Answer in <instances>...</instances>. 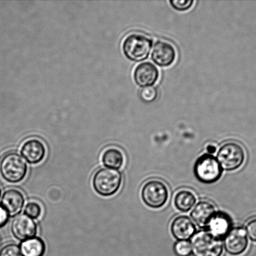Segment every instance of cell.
<instances>
[{
	"label": "cell",
	"mask_w": 256,
	"mask_h": 256,
	"mask_svg": "<svg viewBox=\"0 0 256 256\" xmlns=\"http://www.w3.org/2000/svg\"><path fill=\"white\" fill-rule=\"evenodd\" d=\"M122 183V173L117 170L108 168L97 170L92 180L95 192L105 197L115 194L121 187Z\"/></svg>",
	"instance_id": "6da1fadb"
},
{
	"label": "cell",
	"mask_w": 256,
	"mask_h": 256,
	"mask_svg": "<svg viewBox=\"0 0 256 256\" xmlns=\"http://www.w3.org/2000/svg\"><path fill=\"white\" fill-rule=\"evenodd\" d=\"M152 44V40L145 35L132 34L125 37L122 42V50L128 59L140 62L148 58Z\"/></svg>",
	"instance_id": "7a4b0ae2"
},
{
	"label": "cell",
	"mask_w": 256,
	"mask_h": 256,
	"mask_svg": "<svg viewBox=\"0 0 256 256\" xmlns=\"http://www.w3.org/2000/svg\"><path fill=\"white\" fill-rule=\"evenodd\" d=\"M192 252L194 256H221L222 240L214 236L209 230L195 233L191 240Z\"/></svg>",
	"instance_id": "3957f363"
},
{
	"label": "cell",
	"mask_w": 256,
	"mask_h": 256,
	"mask_svg": "<svg viewBox=\"0 0 256 256\" xmlns=\"http://www.w3.org/2000/svg\"><path fill=\"white\" fill-rule=\"evenodd\" d=\"M28 166L25 160L19 153H7L0 162V173L7 182L17 183L26 177Z\"/></svg>",
	"instance_id": "277c9868"
},
{
	"label": "cell",
	"mask_w": 256,
	"mask_h": 256,
	"mask_svg": "<svg viewBox=\"0 0 256 256\" xmlns=\"http://www.w3.org/2000/svg\"><path fill=\"white\" fill-rule=\"evenodd\" d=\"M245 152L242 146L236 142L225 143L217 153V160L222 170L227 172L239 169L244 164Z\"/></svg>",
	"instance_id": "5b68a950"
},
{
	"label": "cell",
	"mask_w": 256,
	"mask_h": 256,
	"mask_svg": "<svg viewBox=\"0 0 256 256\" xmlns=\"http://www.w3.org/2000/svg\"><path fill=\"white\" fill-rule=\"evenodd\" d=\"M194 172L195 177L204 184H212L221 177L222 169L216 158L205 154L198 158L195 163Z\"/></svg>",
	"instance_id": "8992f818"
},
{
	"label": "cell",
	"mask_w": 256,
	"mask_h": 256,
	"mask_svg": "<svg viewBox=\"0 0 256 256\" xmlns=\"http://www.w3.org/2000/svg\"><path fill=\"white\" fill-rule=\"evenodd\" d=\"M141 196L147 206L158 209L166 204L169 198V190L162 180H151L145 182L142 187Z\"/></svg>",
	"instance_id": "52a82bcc"
},
{
	"label": "cell",
	"mask_w": 256,
	"mask_h": 256,
	"mask_svg": "<svg viewBox=\"0 0 256 256\" xmlns=\"http://www.w3.org/2000/svg\"><path fill=\"white\" fill-rule=\"evenodd\" d=\"M246 232L242 227L232 228L224 238L225 250L232 256H239L247 250L248 247Z\"/></svg>",
	"instance_id": "ba28073f"
},
{
	"label": "cell",
	"mask_w": 256,
	"mask_h": 256,
	"mask_svg": "<svg viewBox=\"0 0 256 256\" xmlns=\"http://www.w3.org/2000/svg\"><path fill=\"white\" fill-rule=\"evenodd\" d=\"M12 234L17 240H26L35 238L37 225L32 218L25 214L16 216L11 225Z\"/></svg>",
	"instance_id": "9c48e42d"
},
{
	"label": "cell",
	"mask_w": 256,
	"mask_h": 256,
	"mask_svg": "<svg viewBox=\"0 0 256 256\" xmlns=\"http://www.w3.org/2000/svg\"><path fill=\"white\" fill-rule=\"evenodd\" d=\"M176 50L169 42L157 41L153 47L151 58L160 67H169L176 59Z\"/></svg>",
	"instance_id": "30bf717a"
},
{
	"label": "cell",
	"mask_w": 256,
	"mask_h": 256,
	"mask_svg": "<svg viewBox=\"0 0 256 256\" xmlns=\"http://www.w3.org/2000/svg\"><path fill=\"white\" fill-rule=\"evenodd\" d=\"M47 150L44 142L37 138L25 140L21 147V154L30 164H38L44 159Z\"/></svg>",
	"instance_id": "8fae6325"
},
{
	"label": "cell",
	"mask_w": 256,
	"mask_h": 256,
	"mask_svg": "<svg viewBox=\"0 0 256 256\" xmlns=\"http://www.w3.org/2000/svg\"><path fill=\"white\" fill-rule=\"evenodd\" d=\"M134 78L135 82L140 87L153 86L159 78V71L152 62H142L135 68Z\"/></svg>",
	"instance_id": "7c38bea8"
},
{
	"label": "cell",
	"mask_w": 256,
	"mask_h": 256,
	"mask_svg": "<svg viewBox=\"0 0 256 256\" xmlns=\"http://www.w3.org/2000/svg\"><path fill=\"white\" fill-rule=\"evenodd\" d=\"M25 199L22 192L11 188L5 192L1 200V206L9 216L19 215L24 207Z\"/></svg>",
	"instance_id": "4fadbf2b"
},
{
	"label": "cell",
	"mask_w": 256,
	"mask_h": 256,
	"mask_svg": "<svg viewBox=\"0 0 256 256\" xmlns=\"http://www.w3.org/2000/svg\"><path fill=\"white\" fill-rule=\"evenodd\" d=\"M170 232L177 240H187L194 235L196 228L189 217L179 216L172 220Z\"/></svg>",
	"instance_id": "5bb4252c"
},
{
	"label": "cell",
	"mask_w": 256,
	"mask_h": 256,
	"mask_svg": "<svg viewBox=\"0 0 256 256\" xmlns=\"http://www.w3.org/2000/svg\"><path fill=\"white\" fill-rule=\"evenodd\" d=\"M216 210L214 206L207 200H201L195 206L190 213L192 219L200 228H207Z\"/></svg>",
	"instance_id": "9a60e30c"
},
{
	"label": "cell",
	"mask_w": 256,
	"mask_h": 256,
	"mask_svg": "<svg viewBox=\"0 0 256 256\" xmlns=\"http://www.w3.org/2000/svg\"><path fill=\"white\" fill-rule=\"evenodd\" d=\"M231 227V218L226 213L223 212H216L207 226L209 229V232L220 240L225 237L232 229Z\"/></svg>",
	"instance_id": "2e32d148"
},
{
	"label": "cell",
	"mask_w": 256,
	"mask_h": 256,
	"mask_svg": "<svg viewBox=\"0 0 256 256\" xmlns=\"http://www.w3.org/2000/svg\"><path fill=\"white\" fill-rule=\"evenodd\" d=\"M102 162L105 167L111 169H120L124 165V156L119 149L110 147L102 153Z\"/></svg>",
	"instance_id": "e0dca14e"
},
{
	"label": "cell",
	"mask_w": 256,
	"mask_h": 256,
	"mask_svg": "<svg viewBox=\"0 0 256 256\" xmlns=\"http://www.w3.org/2000/svg\"><path fill=\"white\" fill-rule=\"evenodd\" d=\"M196 197L191 190H182L176 193L174 197V205L180 212H186L191 210L196 202Z\"/></svg>",
	"instance_id": "ac0fdd59"
},
{
	"label": "cell",
	"mask_w": 256,
	"mask_h": 256,
	"mask_svg": "<svg viewBox=\"0 0 256 256\" xmlns=\"http://www.w3.org/2000/svg\"><path fill=\"white\" fill-rule=\"evenodd\" d=\"M44 240L39 238H34L23 242L20 246L24 256H43L45 252Z\"/></svg>",
	"instance_id": "d6986e66"
},
{
	"label": "cell",
	"mask_w": 256,
	"mask_h": 256,
	"mask_svg": "<svg viewBox=\"0 0 256 256\" xmlns=\"http://www.w3.org/2000/svg\"><path fill=\"white\" fill-rule=\"evenodd\" d=\"M158 90L154 86L142 88L139 92L140 100L145 104H151L158 97Z\"/></svg>",
	"instance_id": "ffe728a7"
},
{
	"label": "cell",
	"mask_w": 256,
	"mask_h": 256,
	"mask_svg": "<svg viewBox=\"0 0 256 256\" xmlns=\"http://www.w3.org/2000/svg\"><path fill=\"white\" fill-rule=\"evenodd\" d=\"M25 214L32 219H37L42 214V208L39 202H30L25 206L24 210Z\"/></svg>",
	"instance_id": "44dd1931"
},
{
	"label": "cell",
	"mask_w": 256,
	"mask_h": 256,
	"mask_svg": "<svg viewBox=\"0 0 256 256\" xmlns=\"http://www.w3.org/2000/svg\"><path fill=\"white\" fill-rule=\"evenodd\" d=\"M174 250L177 256H189L192 253L191 244L188 240H178Z\"/></svg>",
	"instance_id": "7402d4cb"
},
{
	"label": "cell",
	"mask_w": 256,
	"mask_h": 256,
	"mask_svg": "<svg viewBox=\"0 0 256 256\" xmlns=\"http://www.w3.org/2000/svg\"><path fill=\"white\" fill-rule=\"evenodd\" d=\"M0 256H24L22 254L21 249L16 244L11 243L4 246L0 250Z\"/></svg>",
	"instance_id": "603a6c76"
},
{
	"label": "cell",
	"mask_w": 256,
	"mask_h": 256,
	"mask_svg": "<svg viewBox=\"0 0 256 256\" xmlns=\"http://www.w3.org/2000/svg\"><path fill=\"white\" fill-rule=\"evenodd\" d=\"M170 5L173 8L179 12H185L189 10L194 4V0H170Z\"/></svg>",
	"instance_id": "cb8c5ba5"
},
{
	"label": "cell",
	"mask_w": 256,
	"mask_h": 256,
	"mask_svg": "<svg viewBox=\"0 0 256 256\" xmlns=\"http://www.w3.org/2000/svg\"><path fill=\"white\" fill-rule=\"evenodd\" d=\"M245 230L249 239L252 242H256V218H253L247 222Z\"/></svg>",
	"instance_id": "d4e9b609"
},
{
	"label": "cell",
	"mask_w": 256,
	"mask_h": 256,
	"mask_svg": "<svg viewBox=\"0 0 256 256\" xmlns=\"http://www.w3.org/2000/svg\"><path fill=\"white\" fill-rule=\"evenodd\" d=\"M9 219V215L4 208L0 205V228L4 227Z\"/></svg>",
	"instance_id": "484cf974"
},
{
	"label": "cell",
	"mask_w": 256,
	"mask_h": 256,
	"mask_svg": "<svg viewBox=\"0 0 256 256\" xmlns=\"http://www.w3.org/2000/svg\"><path fill=\"white\" fill-rule=\"evenodd\" d=\"M217 148L214 145L207 146V150L209 153V154H214L216 152Z\"/></svg>",
	"instance_id": "4316f807"
},
{
	"label": "cell",
	"mask_w": 256,
	"mask_h": 256,
	"mask_svg": "<svg viewBox=\"0 0 256 256\" xmlns=\"http://www.w3.org/2000/svg\"><path fill=\"white\" fill-rule=\"evenodd\" d=\"M1 196H2V189H1V187H0V198H1Z\"/></svg>",
	"instance_id": "83f0119b"
}]
</instances>
